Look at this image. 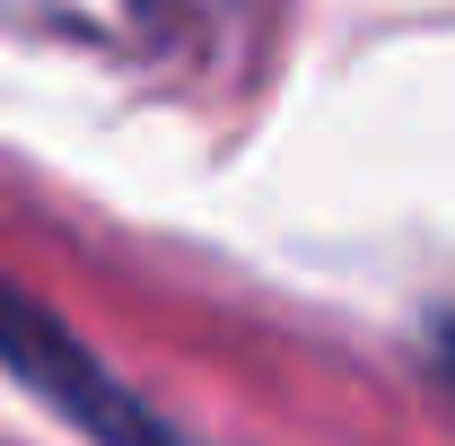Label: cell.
<instances>
[{"label": "cell", "instance_id": "6da1fadb", "mask_svg": "<svg viewBox=\"0 0 455 446\" xmlns=\"http://www.w3.org/2000/svg\"><path fill=\"white\" fill-rule=\"evenodd\" d=\"M0 377L18 394H36L88 446H175V429L149 411V394L132 377H114L88 350V333L70 315H53L36 289H18V280H0Z\"/></svg>", "mask_w": 455, "mask_h": 446}, {"label": "cell", "instance_id": "7a4b0ae2", "mask_svg": "<svg viewBox=\"0 0 455 446\" xmlns=\"http://www.w3.org/2000/svg\"><path fill=\"white\" fill-rule=\"evenodd\" d=\"M438 386L455 394V324H438Z\"/></svg>", "mask_w": 455, "mask_h": 446}]
</instances>
